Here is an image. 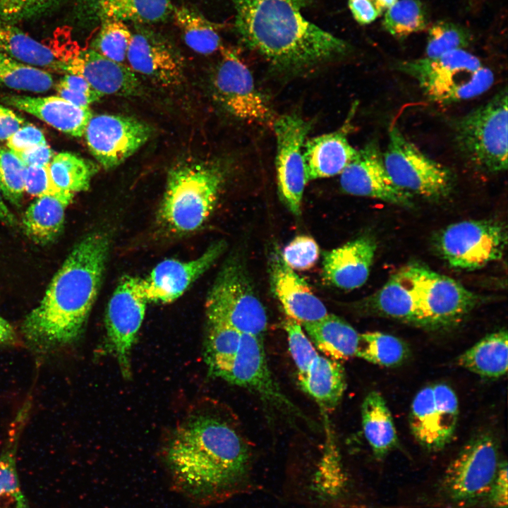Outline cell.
<instances>
[{"mask_svg":"<svg viewBox=\"0 0 508 508\" xmlns=\"http://www.w3.org/2000/svg\"><path fill=\"white\" fill-rule=\"evenodd\" d=\"M348 6L353 18L361 25L373 23L385 12L377 0H349Z\"/></svg>","mask_w":508,"mask_h":508,"instance_id":"obj_50","label":"cell"},{"mask_svg":"<svg viewBox=\"0 0 508 508\" xmlns=\"http://www.w3.org/2000/svg\"><path fill=\"white\" fill-rule=\"evenodd\" d=\"M102 19H114L136 24L164 21L172 15L171 0H95Z\"/></svg>","mask_w":508,"mask_h":508,"instance_id":"obj_34","label":"cell"},{"mask_svg":"<svg viewBox=\"0 0 508 508\" xmlns=\"http://www.w3.org/2000/svg\"><path fill=\"white\" fill-rule=\"evenodd\" d=\"M44 143H47V140L42 130L28 123L6 140L7 147L16 153Z\"/></svg>","mask_w":508,"mask_h":508,"instance_id":"obj_48","label":"cell"},{"mask_svg":"<svg viewBox=\"0 0 508 508\" xmlns=\"http://www.w3.org/2000/svg\"><path fill=\"white\" fill-rule=\"evenodd\" d=\"M299 386L327 413L335 409L346 387L344 368L338 361L318 355Z\"/></svg>","mask_w":508,"mask_h":508,"instance_id":"obj_29","label":"cell"},{"mask_svg":"<svg viewBox=\"0 0 508 508\" xmlns=\"http://www.w3.org/2000/svg\"><path fill=\"white\" fill-rule=\"evenodd\" d=\"M500 461L495 437L486 433L477 435L443 473L437 490L441 500L452 508H471L485 502Z\"/></svg>","mask_w":508,"mask_h":508,"instance_id":"obj_7","label":"cell"},{"mask_svg":"<svg viewBox=\"0 0 508 508\" xmlns=\"http://www.w3.org/2000/svg\"><path fill=\"white\" fill-rule=\"evenodd\" d=\"M152 131L148 123L135 117L104 114L91 117L83 135L91 155L107 170L133 155Z\"/></svg>","mask_w":508,"mask_h":508,"instance_id":"obj_16","label":"cell"},{"mask_svg":"<svg viewBox=\"0 0 508 508\" xmlns=\"http://www.w3.org/2000/svg\"><path fill=\"white\" fill-rule=\"evenodd\" d=\"M427 24V13L419 0H397L385 12L382 20L384 30L397 39L421 32Z\"/></svg>","mask_w":508,"mask_h":508,"instance_id":"obj_40","label":"cell"},{"mask_svg":"<svg viewBox=\"0 0 508 508\" xmlns=\"http://www.w3.org/2000/svg\"><path fill=\"white\" fill-rule=\"evenodd\" d=\"M287 335L289 350L297 369L298 380H302L318 353L310 339L306 335L301 325L287 318L284 322Z\"/></svg>","mask_w":508,"mask_h":508,"instance_id":"obj_44","label":"cell"},{"mask_svg":"<svg viewBox=\"0 0 508 508\" xmlns=\"http://www.w3.org/2000/svg\"><path fill=\"white\" fill-rule=\"evenodd\" d=\"M471 42L468 30L460 25L439 21L428 30L425 57L432 58L445 53L464 49Z\"/></svg>","mask_w":508,"mask_h":508,"instance_id":"obj_42","label":"cell"},{"mask_svg":"<svg viewBox=\"0 0 508 508\" xmlns=\"http://www.w3.org/2000/svg\"><path fill=\"white\" fill-rule=\"evenodd\" d=\"M320 250L316 241L308 236H298L281 252L284 262L293 270H307L318 260Z\"/></svg>","mask_w":508,"mask_h":508,"instance_id":"obj_45","label":"cell"},{"mask_svg":"<svg viewBox=\"0 0 508 508\" xmlns=\"http://www.w3.org/2000/svg\"><path fill=\"white\" fill-rule=\"evenodd\" d=\"M358 305L365 313L425 328L410 265L393 274L379 290Z\"/></svg>","mask_w":508,"mask_h":508,"instance_id":"obj_23","label":"cell"},{"mask_svg":"<svg viewBox=\"0 0 508 508\" xmlns=\"http://www.w3.org/2000/svg\"><path fill=\"white\" fill-rule=\"evenodd\" d=\"M242 42L282 71H300L346 54L350 45L306 19L289 0H231Z\"/></svg>","mask_w":508,"mask_h":508,"instance_id":"obj_3","label":"cell"},{"mask_svg":"<svg viewBox=\"0 0 508 508\" xmlns=\"http://www.w3.org/2000/svg\"><path fill=\"white\" fill-rule=\"evenodd\" d=\"M340 175L341 188L348 194L375 198L401 207L413 205V195L399 188L389 176L376 141H370L357 150L353 159Z\"/></svg>","mask_w":508,"mask_h":508,"instance_id":"obj_18","label":"cell"},{"mask_svg":"<svg viewBox=\"0 0 508 508\" xmlns=\"http://www.w3.org/2000/svg\"><path fill=\"white\" fill-rule=\"evenodd\" d=\"M241 334L224 322L207 320L204 358L211 375L220 378L230 368L238 350Z\"/></svg>","mask_w":508,"mask_h":508,"instance_id":"obj_35","label":"cell"},{"mask_svg":"<svg viewBox=\"0 0 508 508\" xmlns=\"http://www.w3.org/2000/svg\"><path fill=\"white\" fill-rule=\"evenodd\" d=\"M224 181L213 164L182 162L170 169L159 208L163 224L176 232L198 229L212 212Z\"/></svg>","mask_w":508,"mask_h":508,"instance_id":"obj_5","label":"cell"},{"mask_svg":"<svg viewBox=\"0 0 508 508\" xmlns=\"http://www.w3.org/2000/svg\"><path fill=\"white\" fill-rule=\"evenodd\" d=\"M48 166H28L25 174V191L39 197L55 190Z\"/></svg>","mask_w":508,"mask_h":508,"instance_id":"obj_47","label":"cell"},{"mask_svg":"<svg viewBox=\"0 0 508 508\" xmlns=\"http://www.w3.org/2000/svg\"><path fill=\"white\" fill-rule=\"evenodd\" d=\"M56 90L58 96L71 102L72 104L81 107L89 108L92 103L97 102L101 97L90 95L79 91L64 87L56 85Z\"/></svg>","mask_w":508,"mask_h":508,"instance_id":"obj_53","label":"cell"},{"mask_svg":"<svg viewBox=\"0 0 508 508\" xmlns=\"http://www.w3.org/2000/svg\"><path fill=\"white\" fill-rule=\"evenodd\" d=\"M28 399L11 422L5 445L0 453V508H29L17 468L18 444L30 413Z\"/></svg>","mask_w":508,"mask_h":508,"instance_id":"obj_27","label":"cell"},{"mask_svg":"<svg viewBox=\"0 0 508 508\" xmlns=\"http://www.w3.org/2000/svg\"><path fill=\"white\" fill-rule=\"evenodd\" d=\"M109 249L102 232L89 234L74 246L23 322V334L32 348L45 352L78 339L98 294Z\"/></svg>","mask_w":508,"mask_h":508,"instance_id":"obj_2","label":"cell"},{"mask_svg":"<svg viewBox=\"0 0 508 508\" xmlns=\"http://www.w3.org/2000/svg\"><path fill=\"white\" fill-rule=\"evenodd\" d=\"M131 36L132 32L124 22L103 19L91 49L112 61L123 64Z\"/></svg>","mask_w":508,"mask_h":508,"instance_id":"obj_41","label":"cell"},{"mask_svg":"<svg viewBox=\"0 0 508 508\" xmlns=\"http://www.w3.org/2000/svg\"><path fill=\"white\" fill-rule=\"evenodd\" d=\"M16 341V334L13 327L0 315V344H11Z\"/></svg>","mask_w":508,"mask_h":508,"instance_id":"obj_55","label":"cell"},{"mask_svg":"<svg viewBox=\"0 0 508 508\" xmlns=\"http://www.w3.org/2000/svg\"><path fill=\"white\" fill-rule=\"evenodd\" d=\"M507 90L452 123L458 152L474 169L496 174L507 169Z\"/></svg>","mask_w":508,"mask_h":508,"instance_id":"obj_6","label":"cell"},{"mask_svg":"<svg viewBox=\"0 0 508 508\" xmlns=\"http://www.w3.org/2000/svg\"><path fill=\"white\" fill-rule=\"evenodd\" d=\"M0 85L42 93L51 89L54 81L49 71L0 54Z\"/></svg>","mask_w":508,"mask_h":508,"instance_id":"obj_39","label":"cell"},{"mask_svg":"<svg viewBox=\"0 0 508 508\" xmlns=\"http://www.w3.org/2000/svg\"><path fill=\"white\" fill-rule=\"evenodd\" d=\"M212 78L214 95L232 116L248 122L273 123V113L249 68L236 51L222 48Z\"/></svg>","mask_w":508,"mask_h":508,"instance_id":"obj_12","label":"cell"},{"mask_svg":"<svg viewBox=\"0 0 508 508\" xmlns=\"http://www.w3.org/2000/svg\"><path fill=\"white\" fill-rule=\"evenodd\" d=\"M435 243L440 257L452 267L475 270L503 256L507 226L492 219L458 222L442 229Z\"/></svg>","mask_w":508,"mask_h":508,"instance_id":"obj_10","label":"cell"},{"mask_svg":"<svg viewBox=\"0 0 508 508\" xmlns=\"http://www.w3.org/2000/svg\"><path fill=\"white\" fill-rule=\"evenodd\" d=\"M16 154L26 167L48 166L55 155L47 143Z\"/></svg>","mask_w":508,"mask_h":508,"instance_id":"obj_51","label":"cell"},{"mask_svg":"<svg viewBox=\"0 0 508 508\" xmlns=\"http://www.w3.org/2000/svg\"><path fill=\"white\" fill-rule=\"evenodd\" d=\"M172 15L184 42L190 49L208 55L222 49V40L217 28L201 13L181 6L174 7Z\"/></svg>","mask_w":508,"mask_h":508,"instance_id":"obj_36","label":"cell"},{"mask_svg":"<svg viewBox=\"0 0 508 508\" xmlns=\"http://www.w3.org/2000/svg\"><path fill=\"white\" fill-rule=\"evenodd\" d=\"M64 0H0V18L14 23L44 14Z\"/></svg>","mask_w":508,"mask_h":508,"instance_id":"obj_46","label":"cell"},{"mask_svg":"<svg viewBox=\"0 0 508 508\" xmlns=\"http://www.w3.org/2000/svg\"><path fill=\"white\" fill-rule=\"evenodd\" d=\"M376 248L375 239L363 236L326 252L323 278L327 283L345 290L361 287L369 277Z\"/></svg>","mask_w":508,"mask_h":508,"instance_id":"obj_24","label":"cell"},{"mask_svg":"<svg viewBox=\"0 0 508 508\" xmlns=\"http://www.w3.org/2000/svg\"><path fill=\"white\" fill-rule=\"evenodd\" d=\"M382 156L393 182L413 196L440 200L452 193L454 178L451 170L421 151L396 125L389 129L388 143Z\"/></svg>","mask_w":508,"mask_h":508,"instance_id":"obj_8","label":"cell"},{"mask_svg":"<svg viewBox=\"0 0 508 508\" xmlns=\"http://www.w3.org/2000/svg\"><path fill=\"white\" fill-rule=\"evenodd\" d=\"M25 164L7 147H0V193L11 203L19 205L25 191Z\"/></svg>","mask_w":508,"mask_h":508,"instance_id":"obj_43","label":"cell"},{"mask_svg":"<svg viewBox=\"0 0 508 508\" xmlns=\"http://www.w3.org/2000/svg\"><path fill=\"white\" fill-rule=\"evenodd\" d=\"M206 313L207 320L224 322L241 334L263 337L267 327L265 308L237 261L219 273L207 300Z\"/></svg>","mask_w":508,"mask_h":508,"instance_id":"obj_9","label":"cell"},{"mask_svg":"<svg viewBox=\"0 0 508 508\" xmlns=\"http://www.w3.org/2000/svg\"><path fill=\"white\" fill-rule=\"evenodd\" d=\"M507 463L501 460L485 502L490 508H507Z\"/></svg>","mask_w":508,"mask_h":508,"instance_id":"obj_49","label":"cell"},{"mask_svg":"<svg viewBox=\"0 0 508 508\" xmlns=\"http://www.w3.org/2000/svg\"><path fill=\"white\" fill-rule=\"evenodd\" d=\"M270 273L272 291L288 318L303 325L328 314L306 282L284 262L277 248L271 255Z\"/></svg>","mask_w":508,"mask_h":508,"instance_id":"obj_22","label":"cell"},{"mask_svg":"<svg viewBox=\"0 0 508 508\" xmlns=\"http://www.w3.org/2000/svg\"><path fill=\"white\" fill-rule=\"evenodd\" d=\"M396 68L416 80L432 102L449 104L487 92L494 73L475 55L459 49L436 57L401 61Z\"/></svg>","mask_w":508,"mask_h":508,"instance_id":"obj_4","label":"cell"},{"mask_svg":"<svg viewBox=\"0 0 508 508\" xmlns=\"http://www.w3.org/2000/svg\"><path fill=\"white\" fill-rule=\"evenodd\" d=\"M49 167L54 188L74 195L87 190L99 170L94 162L68 152L55 155Z\"/></svg>","mask_w":508,"mask_h":508,"instance_id":"obj_37","label":"cell"},{"mask_svg":"<svg viewBox=\"0 0 508 508\" xmlns=\"http://www.w3.org/2000/svg\"><path fill=\"white\" fill-rule=\"evenodd\" d=\"M0 221L4 224L15 227L18 225V220L9 207L5 203L0 193Z\"/></svg>","mask_w":508,"mask_h":508,"instance_id":"obj_56","label":"cell"},{"mask_svg":"<svg viewBox=\"0 0 508 508\" xmlns=\"http://www.w3.org/2000/svg\"><path fill=\"white\" fill-rule=\"evenodd\" d=\"M73 197L74 194L61 190L37 197L22 219L25 234L40 245L54 241L63 229L66 210Z\"/></svg>","mask_w":508,"mask_h":508,"instance_id":"obj_28","label":"cell"},{"mask_svg":"<svg viewBox=\"0 0 508 508\" xmlns=\"http://www.w3.org/2000/svg\"><path fill=\"white\" fill-rule=\"evenodd\" d=\"M315 348L335 361L356 356L360 334L347 322L334 315L303 325Z\"/></svg>","mask_w":508,"mask_h":508,"instance_id":"obj_30","label":"cell"},{"mask_svg":"<svg viewBox=\"0 0 508 508\" xmlns=\"http://www.w3.org/2000/svg\"><path fill=\"white\" fill-rule=\"evenodd\" d=\"M139 278L121 279L108 303L106 349L116 360L122 376L131 374V355L143 323L147 301L139 289Z\"/></svg>","mask_w":508,"mask_h":508,"instance_id":"obj_14","label":"cell"},{"mask_svg":"<svg viewBox=\"0 0 508 508\" xmlns=\"http://www.w3.org/2000/svg\"><path fill=\"white\" fill-rule=\"evenodd\" d=\"M363 431L373 454L377 460L384 459L399 444L391 412L382 395L371 391L361 405Z\"/></svg>","mask_w":508,"mask_h":508,"instance_id":"obj_31","label":"cell"},{"mask_svg":"<svg viewBox=\"0 0 508 508\" xmlns=\"http://www.w3.org/2000/svg\"><path fill=\"white\" fill-rule=\"evenodd\" d=\"M457 363L483 377L497 379L508 368V335L506 329L489 334L462 353Z\"/></svg>","mask_w":508,"mask_h":508,"instance_id":"obj_33","label":"cell"},{"mask_svg":"<svg viewBox=\"0 0 508 508\" xmlns=\"http://www.w3.org/2000/svg\"><path fill=\"white\" fill-rule=\"evenodd\" d=\"M57 85L92 96L99 97L104 96L96 91L84 78L75 74L67 73Z\"/></svg>","mask_w":508,"mask_h":508,"instance_id":"obj_54","label":"cell"},{"mask_svg":"<svg viewBox=\"0 0 508 508\" xmlns=\"http://www.w3.org/2000/svg\"><path fill=\"white\" fill-rule=\"evenodd\" d=\"M27 122L13 110L0 105V141L7 140Z\"/></svg>","mask_w":508,"mask_h":508,"instance_id":"obj_52","label":"cell"},{"mask_svg":"<svg viewBox=\"0 0 508 508\" xmlns=\"http://www.w3.org/2000/svg\"><path fill=\"white\" fill-rule=\"evenodd\" d=\"M224 248V243L217 242L196 259L186 262L174 259L162 261L146 277L139 279L141 294L147 302L170 303L176 300L212 265Z\"/></svg>","mask_w":508,"mask_h":508,"instance_id":"obj_20","label":"cell"},{"mask_svg":"<svg viewBox=\"0 0 508 508\" xmlns=\"http://www.w3.org/2000/svg\"><path fill=\"white\" fill-rule=\"evenodd\" d=\"M220 378L253 392L279 409L301 415L282 392L271 373L266 359L263 337L242 334L235 358Z\"/></svg>","mask_w":508,"mask_h":508,"instance_id":"obj_17","label":"cell"},{"mask_svg":"<svg viewBox=\"0 0 508 508\" xmlns=\"http://www.w3.org/2000/svg\"><path fill=\"white\" fill-rule=\"evenodd\" d=\"M2 99L8 105L35 116L55 129L75 138L84 135L93 116L90 108L76 106L59 96L9 95Z\"/></svg>","mask_w":508,"mask_h":508,"instance_id":"obj_26","label":"cell"},{"mask_svg":"<svg viewBox=\"0 0 508 508\" xmlns=\"http://www.w3.org/2000/svg\"><path fill=\"white\" fill-rule=\"evenodd\" d=\"M126 60L134 73L157 85L177 87L183 80L184 64L179 53L167 40L145 28L132 32Z\"/></svg>","mask_w":508,"mask_h":508,"instance_id":"obj_19","label":"cell"},{"mask_svg":"<svg viewBox=\"0 0 508 508\" xmlns=\"http://www.w3.org/2000/svg\"><path fill=\"white\" fill-rule=\"evenodd\" d=\"M408 345L399 338L381 332H368L360 334L356 353L369 363L382 367H396L409 358Z\"/></svg>","mask_w":508,"mask_h":508,"instance_id":"obj_38","label":"cell"},{"mask_svg":"<svg viewBox=\"0 0 508 508\" xmlns=\"http://www.w3.org/2000/svg\"><path fill=\"white\" fill-rule=\"evenodd\" d=\"M66 73L84 78L102 95L135 97L141 94V85L132 69L112 61L94 49H76L60 57Z\"/></svg>","mask_w":508,"mask_h":508,"instance_id":"obj_21","label":"cell"},{"mask_svg":"<svg viewBox=\"0 0 508 508\" xmlns=\"http://www.w3.org/2000/svg\"><path fill=\"white\" fill-rule=\"evenodd\" d=\"M276 135L277 188L283 203L295 215L301 212L307 183L303 147L311 123L295 114H284L273 122Z\"/></svg>","mask_w":508,"mask_h":508,"instance_id":"obj_15","label":"cell"},{"mask_svg":"<svg viewBox=\"0 0 508 508\" xmlns=\"http://www.w3.org/2000/svg\"><path fill=\"white\" fill-rule=\"evenodd\" d=\"M377 1L385 12L397 0H377Z\"/></svg>","mask_w":508,"mask_h":508,"instance_id":"obj_58","label":"cell"},{"mask_svg":"<svg viewBox=\"0 0 508 508\" xmlns=\"http://www.w3.org/2000/svg\"><path fill=\"white\" fill-rule=\"evenodd\" d=\"M459 414L457 396L445 383L421 389L414 397L409 423L416 440L429 452L443 449L452 440Z\"/></svg>","mask_w":508,"mask_h":508,"instance_id":"obj_13","label":"cell"},{"mask_svg":"<svg viewBox=\"0 0 508 508\" xmlns=\"http://www.w3.org/2000/svg\"><path fill=\"white\" fill-rule=\"evenodd\" d=\"M164 460L175 490L198 504L224 501L250 484L247 445L214 416H198L181 424L164 448Z\"/></svg>","mask_w":508,"mask_h":508,"instance_id":"obj_1","label":"cell"},{"mask_svg":"<svg viewBox=\"0 0 508 508\" xmlns=\"http://www.w3.org/2000/svg\"><path fill=\"white\" fill-rule=\"evenodd\" d=\"M298 8L301 9L302 8L309 6L313 0H289Z\"/></svg>","mask_w":508,"mask_h":508,"instance_id":"obj_57","label":"cell"},{"mask_svg":"<svg viewBox=\"0 0 508 508\" xmlns=\"http://www.w3.org/2000/svg\"><path fill=\"white\" fill-rule=\"evenodd\" d=\"M0 54L19 61L59 73H66L61 59L49 47L0 18Z\"/></svg>","mask_w":508,"mask_h":508,"instance_id":"obj_32","label":"cell"},{"mask_svg":"<svg viewBox=\"0 0 508 508\" xmlns=\"http://www.w3.org/2000/svg\"><path fill=\"white\" fill-rule=\"evenodd\" d=\"M350 126L349 119L339 130L312 138L305 143L303 162L307 182L341 174L353 159L358 150L347 138Z\"/></svg>","mask_w":508,"mask_h":508,"instance_id":"obj_25","label":"cell"},{"mask_svg":"<svg viewBox=\"0 0 508 508\" xmlns=\"http://www.w3.org/2000/svg\"><path fill=\"white\" fill-rule=\"evenodd\" d=\"M410 266L425 328L454 326L477 304L478 296L454 279L422 264Z\"/></svg>","mask_w":508,"mask_h":508,"instance_id":"obj_11","label":"cell"}]
</instances>
